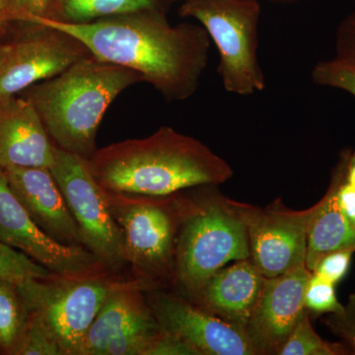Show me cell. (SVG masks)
I'll return each mask as SVG.
<instances>
[{
  "mask_svg": "<svg viewBox=\"0 0 355 355\" xmlns=\"http://www.w3.org/2000/svg\"><path fill=\"white\" fill-rule=\"evenodd\" d=\"M147 301L161 329L182 338L200 355H258L245 329L183 296L154 289Z\"/></svg>",
  "mask_w": 355,
  "mask_h": 355,
  "instance_id": "obj_12",
  "label": "cell"
},
{
  "mask_svg": "<svg viewBox=\"0 0 355 355\" xmlns=\"http://www.w3.org/2000/svg\"><path fill=\"white\" fill-rule=\"evenodd\" d=\"M186 197L178 234L174 282L193 302L207 280L230 261L251 257L245 203L203 186Z\"/></svg>",
  "mask_w": 355,
  "mask_h": 355,
  "instance_id": "obj_4",
  "label": "cell"
},
{
  "mask_svg": "<svg viewBox=\"0 0 355 355\" xmlns=\"http://www.w3.org/2000/svg\"><path fill=\"white\" fill-rule=\"evenodd\" d=\"M32 24L55 28L80 41L93 57L137 72L166 101L197 92L209 62L210 38L202 25H171L164 10L114 16L88 23L38 17Z\"/></svg>",
  "mask_w": 355,
  "mask_h": 355,
  "instance_id": "obj_1",
  "label": "cell"
},
{
  "mask_svg": "<svg viewBox=\"0 0 355 355\" xmlns=\"http://www.w3.org/2000/svg\"><path fill=\"white\" fill-rule=\"evenodd\" d=\"M89 169L105 191L167 197L189 189L219 186L233 176L227 161L202 141L162 127L144 139L97 149Z\"/></svg>",
  "mask_w": 355,
  "mask_h": 355,
  "instance_id": "obj_2",
  "label": "cell"
},
{
  "mask_svg": "<svg viewBox=\"0 0 355 355\" xmlns=\"http://www.w3.org/2000/svg\"><path fill=\"white\" fill-rule=\"evenodd\" d=\"M265 282L251 258L235 261L217 270L193 303L246 330Z\"/></svg>",
  "mask_w": 355,
  "mask_h": 355,
  "instance_id": "obj_17",
  "label": "cell"
},
{
  "mask_svg": "<svg viewBox=\"0 0 355 355\" xmlns=\"http://www.w3.org/2000/svg\"><path fill=\"white\" fill-rule=\"evenodd\" d=\"M130 280L111 270L16 284L29 316L38 320L64 355H78L88 329L107 298Z\"/></svg>",
  "mask_w": 355,
  "mask_h": 355,
  "instance_id": "obj_6",
  "label": "cell"
},
{
  "mask_svg": "<svg viewBox=\"0 0 355 355\" xmlns=\"http://www.w3.org/2000/svg\"><path fill=\"white\" fill-rule=\"evenodd\" d=\"M335 60L355 72V10L343 18L336 32Z\"/></svg>",
  "mask_w": 355,
  "mask_h": 355,
  "instance_id": "obj_28",
  "label": "cell"
},
{
  "mask_svg": "<svg viewBox=\"0 0 355 355\" xmlns=\"http://www.w3.org/2000/svg\"><path fill=\"white\" fill-rule=\"evenodd\" d=\"M29 324V313L16 284L0 279V349L18 355Z\"/></svg>",
  "mask_w": 355,
  "mask_h": 355,
  "instance_id": "obj_20",
  "label": "cell"
},
{
  "mask_svg": "<svg viewBox=\"0 0 355 355\" xmlns=\"http://www.w3.org/2000/svg\"><path fill=\"white\" fill-rule=\"evenodd\" d=\"M345 164V153H343L334 169L331 182L335 184L336 202L340 211L355 228V188L347 181Z\"/></svg>",
  "mask_w": 355,
  "mask_h": 355,
  "instance_id": "obj_27",
  "label": "cell"
},
{
  "mask_svg": "<svg viewBox=\"0 0 355 355\" xmlns=\"http://www.w3.org/2000/svg\"><path fill=\"white\" fill-rule=\"evenodd\" d=\"M90 55L88 49L71 35L33 24L31 31L9 43L8 53L0 65V101L58 76Z\"/></svg>",
  "mask_w": 355,
  "mask_h": 355,
  "instance_id": "obj_10",
  "label": "cell"
},
{
  "mask_svg": "<svg viewBox=\"0 0 355 355\" xmlns=\"http://www.w3.org/2000/svg\"><path fill=\"white\" fill-rule=\"evenodd\" d=\"M335 284L312 272L304 295L305 310L315 317L335 314L343 309L336 298Z\"/></svg>",
  "mask_w": 355,
  "mask_h": 355,
  "instance_id": "obj_23",
  "label": "cell"
},
{
  "mask_svg": "<svg viewBox=\"0 0 355 355\" xmlns=\"http://www.w3.org/2000/svg\"><path fill=\"white\" fill-rule=\"evenodd\" d=\"M9 20H10V17L7 11L6 0H0V33L3 31L4 27Z\"/></svg>",
  "mask_w": 355,
  "mask_h": 355,
  "instance_id": "obj_33",
  "label": "cell"
},
{
  "mask_svg": "<svg viewBox=\"0 0 355 355\" xmlns=\"http://www.w3.org/2000/svg\"><path fill=\"white\" fill-rule=\"evenodd\" d=\"M110 209L123 238L125 257L137 279L155 289L174 282L178 234L184 216L182 193L167 197L107 191Z\"/></svg>",
  "mask_w": 355,
  "mask_h": 355,
  "instance_id": "obj_5",
  "label": "cell"
},
{
  "mask_svg": "<svg viewBox=\"0 0 355 355\" xmlns=\"http://www.w3.org/2000/svg\"><path fill=\"white\" fill-rule=\"evenodd\" d=\"M338 250L355 252V228L343 216L336 198L335 184L316 203L307 237L305 265L313 272L324 254Z\"/></svg>",
  "mask_w": 355,
  "mask_h": 355,
  "instance_id": "obj_18",
  "label": "cell"
},
{
  "mask_svg": "<svg viewBox=\"0 0 355 355\" xmlns=\"http://www.w3.org/2000/svg\"><path fill=\"white\" fill-rule=\"evenodd\" d=\"M18 355H64L60 345L38 320L29 316V324Z\"/></svg>",
  "mask_w": 355,
  "mask_h": 355,
  "instance_id": "obj_25",
  "label": "cell"
},
{
  "mask_svg": "<svg viewBox=\"0 0 355 355\" xmlns=\"http://www.w3.org/2000/svg\"><path fill=\"white\" fill-rule=\"evenodd\" d=\"M311 76L317 85L345 91L355 99V72L335 58L318 62Z\"/></svg>",
  "mask_w": 355,
  "mask_h": 355,
  "instance_id": "obj_24",
  "label": "cell"
},
{
  "mask_svg": "<svg viewBox=\"0 0 355 355\" xmlns=\"http://www.w3.org/2000/svg\"><path fill=\"white\" fill-rule=\"evenodd\" d=\"M350 354L347 345L324 340L313 328L310 314L305 311L288 336L279 355H345Z\"/></svg>",
  "mask_w": 355,
  "mask_h": 355,
  "instance_id": "obj_21",
  "label": "cell"
},
{
  "mask_svg": "<svg viewBox=\"0 0 355 355\" xmlns=\"http://www.w3.org/2000/svg\"><path fill=\"white\" fill-rule=\"evenodd\" d=\"M55 273L44 268L27 254L0 243V279L14 284L32 279H46Z\"/></svg>",
  "mask_w": 355,
  "mask_h": 355,
  "instance_id": "obj_22",
  "label": "cell"
},
{
  "mask_svg": "<svg viewBox=\"0 0 355 355\" xmlns=\"http://www.w3.org/2000/svg\"><path fill=\"white\" fill-rule=\"evenodd\" d=\"M182 17L200 22L216 44L219 55L217 72L231 94L251 96L266 88L259 62L258 0H186Z\"/></svg>",
  "mask_w": 355,
  "mask_h": 355,
  "instance_id": "obj_7",
  "label": "cell"
},
{
  "mask_svg": "<svg viewBox=\"0 0 355 355\" xmlns=\"http://www.w3.org/2000/svg\"><path fill=\"white\" fill-rule=\"evenodd\" d=\"M0 243L22 252L60 277L109 270L85 248L65 246L44 234L11 190L6 170L1 167Z\"/></svg>",
  "mask_w": 355,
  "mask_h": 355,
  "instance_id": "obj_11",
  "label": "cell"
},
{
  "mask_svg": "<svg viewBox=\"0 0 355 355\" xmlns=\"http://www.w3.org/2000/svg\"><path fill=\"white\" fill-rule=\"evenodd\" d=\"M151 284L130 280L107 298L84 336L78 355H103L110 343L137 334H157L160 324L144 292L154 291Z\"/></svg>",
  "mask_w": 355,
  "mask_h": 355,
  "instance_id": "obj_15",
  "label": "cell"
},
{
  "mask_svg": "<svg viewBox=\"0 0 355 355\" xmlns=\"http://www.w3.org/2000/svg\"><path fill=\"white\" fill-rule=\"evenodd\" d=\"M161 1H166V0H161ZM167 1H171V0H167ZM186 1V0H184ZM258 1H268L272 2V3H280V4H293L299 3V2L310 1V0H258Z\"/></svg>",
  "mask_w": 355,
  "mask_h": 355,
  "instance_id": "obj_34",
  "label": "cell"
},
{
  "mask_svg": "<svg viewBox=\"0 0 355 355\" xmlns=\"http://www.w3.org/2000/svg\"><path fill=\"white\" fill-rule=\"evenodd\" d=\"M50 170L78 226L83 247L112 272L127 266L121 229L110 209L106 191L96 181L87 160L55 146Z\"/></svg>",
  "mask_w": 355,
  "mask_h": 355,
  "instance_id": "obj_8",
  "label": "cell"
},
{
  "mask_svg": "<svg viewBox=\"0 0 355 355\" xmlns=\"http://www.w3.org/2000/svg\"><path fill=\"white\" fill-rule=\"evenodd\" d=\"M354 253L352 250H338L324 254L323 258L318 261L313 273L336 286L349 272L352 254Z\"/></svg>",
  "mask_w": 355,
  "mask_h": 355,
  "instance_id": "obj_29",
  "label": "cell"
},
{
  "mask_svg": "<svg viewBox=\"0 0 355 355\" xmlns=\"http://www.w3.org/2000/svg\"><path fill=\"white\" fill-rule=\"evenodd\" d=\"M345 177L347 181L355 188V151H345Z\"/></svg>",
  "mask_w": 355,
  "mask_h": 355,
  "instance_id": "obj_32",
  "label": "cell"
},
{
  "mask_svg": "<svg viewBox=\"0 0 355 355\" xmlns=\"http://www.w3.org/2000/svg\"><path fill=\"white\" fill-rule=\"evenodd\" d=\"M139 83L144 78L137 72L90 55L19 95L32 103L55 146L88 160L107 110Z\"/></svg>",
  "mask_w": 355,
  "mask_h": 355,
  "instance_id": "obj_3",
  "label": "cell"
},
{
  "mask_svg": "<svg viewBox=\"0 0 355 355\" xmlns=\"http://www.w3.org/2000/svg\"><path fill=\"white\" fill-rule=\"evenodd\" d=\"M55 146L38 112L22 95L0 101V167L50 168Z\"/></svg>",
  "mask_w": 355,
  "mask_h": 355,
  "instance_id": "obj_16",
  "label": "cell"
},
{
  "mask_svg": "<svg viewBox=\"0 0 355 355\" xmlns=\"http://www.w3.org/2000/svg\"><path fill=\"white\" fill-rule=\"evenodd\" d=\"M324 323L336 336L342 338L350 354H355V293L349 296L343 311L328 314Z\"/></svg>",
  "mask_w": 355,
  "mask_h": 355,
  "instance_id": "obj_26",
  "label": "cell"
},
{
  "mask_svg": "<svg viewBox=\"0 0 355 355\" xmlns=\"http://www.w3.org/2000/svg\"><path fill=\"white\" fill-rule=\"evenodd\" d=\"M9 51V44L0 43V65L6 60L7 53Z\"/></svg>",
  "mask_w": 355,
  "mask_h": 355,
  "instance_id": "obj_35",
  "label": "cell"
},
{
  "mask_svg": "<svg viewBox=\"0 0 355 355\" xmlns=\"http://www.w3.org/2000/svg\"><path fill=\"white\" fill-rule=\"evenodd\" d=\"M4 170L11 190L44 234L65 246L83 247L78 226L49 168Z\"/></svg>",
  "mask_w": 355,
  "mask_h": 355,
  "instance_id": "obj_14",
  "label": "cell"
},
{
  "mask_svg": "<svg viewBox=\"0 0 355 355\" xmlns=\"http://www.w3.org/2000/svg\"><path fill=\"white\" fill-rule=\"evenodd\" d=\"M161 2V0H60L57 13L50 18L67 23L93 22L141 11L164 10Z\"/></svg>",
  "mask_w": 355,
  "mask_h": 355,
  "instance_id": "obj_19",
  "label": "cell"
},
{
  "mask_svg": "<svg viewBox=\"0 0 355 355\" xmlns=\"http://www.w3.org/2000/svg\"><path fill=\"white\" fill-rule=\"evenodd\" d=\"M316 205L288 209L282 200L263 209L245 203L251 260L266 279L306 266L308 230Z\"/></svg>",
  "mask_w": 355,
  "mask_h": 355,
  "instance_id": "obj_9",
  "label": "cell"
},
{
  "mask_svg": "<svg viewBox=\"0 0 355 355\" xmlns=\"http://www.w3.org/2000/svg\"><path fill=\"white\" fill-rule=\"evenodd\" d=\"M10 20L30 23L34 18L48 17L51 0H6Z\"/></svg>",
  "mask_w": 355,
  "mask_h": 355,
  "instance_id": "obj_31",
  "label": "cell"
},
{
  "mask_svg": "<svg viewBox=\"0 0 355 355\" xmlns=\"http://www.w3.org/2000/svg\"><path fill=\"white\" fill-rule=\"evenodd\" d=\"M312 272L303 266L266 279L246 331L258 355L277 354L305 312L306 286Z\"/></svg>",
  "mask_w": 355,
  "mask_h": 355,
  "instance_id": "obj_13",
  "label": "cell"
},
{
  "mask_svg": "<svg viewBox=\"0 0 355 355\" xmlns=\"http://www.w3.org/2000/svg\"><path fill=\"white\" fill-rule=\"evenodd\" d=\"M144 355H200L197 350L178 338V336L161 331L149 343Z\"/></svg>",
  "mask_w": 355,
  "mask_h": 355,
  "instance_id": "obj_30",
  "label": "cell"
},
{
  "mask_svg": "<svg viewBox=\"0 0 355 355\" xmlns=\"http://www.w3.org/2000/svg\"><path fill=\"white\" fill-rule=\"evenodd\" d=\"M0 34H1V33H0Z\"/></svg>",
  "mask_w": 355,
  "mask_h": 355,
  "instance_id": "obj_36",
  "label": "cell"
}]
</instances>
